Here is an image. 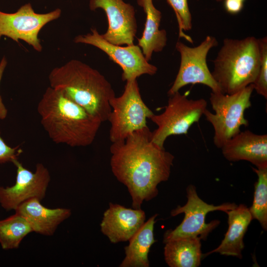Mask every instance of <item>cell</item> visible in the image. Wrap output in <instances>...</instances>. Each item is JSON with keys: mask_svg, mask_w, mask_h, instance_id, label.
Listing matches in <instances>:
<instances>
[{"mask_svg": "<svg viewBox=\"0 0 267 267\" xmlns=\"http://www.w3.org/2000/svg\"><path fill=\"white\" fill-rule=\"evenodd\" d=\"M111 111L108 120L111 125L112 143L125 140L134 132L147 127V119L153 112L141 97L137 80L126 82L122 94L110 100Z\"/></svg>", "mask_w": 267, "mask_h": 267, "instance_id": "8992f818", "label": "cell"}, {"mask_svg": "<svg viewBox=\"0 0 267 267\" xmlns=\"http://www.w3.org/2000/svg\"><path fill=\"white\" fill-rule=\"evenodd\" d=\"M201 239L182 237L165 243L164 258L170 267H198L202 258Z\"/></svg>", "mask_w": 267, "mask_h": 267, "instance_id": "ffe728a7", "label": "cell"}, {"mask_svg": "<svg viewBox=\"0 0 267 267\" xmlns=\"http://www.w3.org/2000/svg\"><path fill=\"white\" fill-rule=\"evenodd\" d=\"M32 232L26 219L15 212L14 215L0 220V245L3 250L17 249L23 239Z\"/></svg>", "mask_w": 267, "mask_h": 267, "instance_id": "44dd1931", "label": "cell"}, {"mask_svg": "<svg viewBox=\"0 0 267 267\" xmlns=\"http://www.w3.org/2000/svg\"><path fill=\"white\" fill-rule=\"evenodd\" d=\"M155 214L145 222L141 227L129 240L125 247V257L120 267H149L148 255L150 249L156 240L154 239V227Z\"/></svg>", "mask_w": 267, "mask_h": 267, "instance_id": "d6986e66", "label": "cell"}, {"mask_svg": "<svg viewBox=\"0 0 267 267\" xmlns=\"http://www.w3.org/2000/svg\"><path fill=\"white\" fill-rule=\"evenodd\" d=\"M187 201L182 206L179 205L172 210V217L184 213V217L174 229H168L164 233L163 242L182 237H199L205 240L208 234L220 223L218 220L206 222L207 214L210 212L221 211L226 212L236 207L234 203H225L215 206L209 204L198 195L194 185L190 184L186 188Z\"/></svg>", "mask_w": 267, "mask_h": 267, "instance_id": "ba28073f", "label": "cell"}, {"mask_svg": "<svg viewBox=\"0 0 267 267\" xmlns=\"http://www.w3.org/2000/svg\"><path fill=\"white\" fill-rule=\"evenodd\" d=\"M51 88L61 92L102 123L111 111L110 100L115 93L110 82L98 71L72 59L54 68L48 77Z\"/></svg>", "mask_w": 267, "mask_h": 267, "instance_id": "3957f363", "label": "cell"}, {"mask_svg": "<svg viewBox=\"0 0 267 267\" xmlns=\"http://www.w3.org/2000/svg\"><path fill=\"white\" fill-rule=\"evenodd\" d=\"M218 44L216 38L211 36H207L199 45L195 47L177 42L176 48L180 56V66L176 79L168 90L169 96L188 84H201L210 88L212 92H221L208 68L206 60L209 51Z\"/></svg>", "mask_w": 267, "mask_h": 267, "instance_id": "9c48e42d", "label": "cell"}, {"mask_svg": "<svg viewBox=\"0 0 267 267\" xmlns=\"http://www.w3.org/2000/svg\"><path fill=\"white\" fill-rule=\"evenodd\" d=\"M167 0L176 13L178 24L179 36L192 43L193 41L191 38L183 32V30L189 31L192 28V17L187 0Z\"/></svg>", "mask_w": 267, "mask_h": 267, "instance_id": "603a6c76", "label": "cell"}, {"mask_svg": "<svg viewBox=\"0 0 267 267\" xmlns=\"http://www.w3.org/2000/svg\"><path fill=\"white\" fill-rule=\"evenodd\" d=\"M61 10L55 9L46 13L35 12L31 4L21 6L15 12L0 11V40L7 37L16 43L22 40L36 51L41 52L43 46L39 38L41 29L47 23L59 18Z\"/></svg>", "mask_w": 267, "mask_h": 267, "instance_id": "30bf717a", "label": "cell"}, {"mask_svg": "<svg viewBox=\"0 0 267 267\" xmlns=\"http://www.w3.org/2000/svg\"><path fill=\"white\" fill-rule=\"evenodd\" d=\"M229 161L245 160L256 168H267V135L257 134L247 130L240 132L221 148Z\"/></svg>", "mask_w": 267, "mask_h": 267, "instance_id": "9a60e30c", "label": "cell"}, {"mask_svg": "<svg viewBox=\"0 0 267 267\" xmlns=\"http://www.w3.org/2000/svg\"><path fill=\"white\" fill-rule=\"evenodd\" d=\"M7 61L5 56H3L0 62V84L2 78V76L7 66ZM7 115V109L4 104L2 98L0 95V120H3L6 118Z\"/></svg>", "mask_w": 267, "mask_h": 267, "instance_id": "484cf974", "label": "cell"}, {"mask_svg": "<svg viewBox=\"0 0 267 267\" xmlns=\"http://www.w3.org/2000/svg\"><path fill=\"white\" fill-rule=\"evenodd\" d=\"M40 122L55 143L87 146L94 141L101 121L61 92L48 87L37 105Z\"/></svg>", "mask_w": 267, "mask_h": 267, "instance_id": "7a4b0ae2", "label": "cell"}, {"mask_svg": "<svg viewBox=\"0 0 267 267\" xmlns=\"http://www.w3.org/2000/svg\"><path fill=\"white\" fill-rule=\"evenodd\" d=\"M74 42L92 45L105 53L122 68L124 81L136 80L143 75H153L157 71V67L145 59L138 45L123 46L112 44L105 40L95 28L91 29L89 33L76 36Z\"/></svg>", "mask_w": 267, "mask_h": 267, "instance_id": "8fae6325", "label": "cell"}, {"mask_svg": "<svg viewBox=\"0 0 267 267\" xmlns=\"http://www.w3.org/2000/svg\"><path fill=\"white\" fill-rule=\"evenodd\" d=\"M244 2L236 0H224L226 11L232 14L239 13L243 8Z\"/></svg>", "mask_w": 267, "mask_h": 267, "instance_id": "4316f807", "label": "cell"}, {"mask_svg": "<svg viewBox=\"0 0 267 267\" xmlns=\"http://www.w3.org/2000/svg\"><path fill=\"white\" fill-rule=\"evenodd\" d=\"M12 163L16 168L15 184L6 187L0 185V205L7 211H15L31 199L41 201L45 196L50 181L48 170L41 163L37 164L34 172L25 168L18 159Z\"/></svg>", "mask_w": 267, "mask_h": 267, "instance_id": "7c38bea8", "label": "cell"}, {"mask_svg": "<svg viewBox=\"0 0 267 267\" xmlns=\"http://www.w3.org/2000/svg\"><path fill=\"white\" fill-rule=\"evenodd\" d=\"M253 170L258 176L255 182L252 206L249 208L253 219L260 222L265 230L267 229V168H255Z\"/></svg>", "mask_w": 267, "mask_h": 267, "instance_id": "7402d4cb", "label": "cell"}, {"mask_svg": "<svg viewBox=\"0 0 267 267\" xmlns=\"http://www.w3.org/2000/svg\"><path fill=\"white\" fill-rule=\"evenodd\" d=\"M207 106L204 99H190L179 91L170 95L164 111L159 115L154 114L150 118L157 126L152 132V141L164 147L169 136L186 134L191 126L199 121Z\"/></svg>", "mask_w": 267, "mask_h": 267, "instance_id": "52a82bcc", "label": "cell"}, {"mask_svg": "<svg viewBox=\"0 0 267 267\" xmlns=\"http://www.w3.org/2000/svg\"><path fill=\"white\" fill-rule=\"evenodd\" d=\"M213 63L211 74L222 93L232 94L253 84L260 66L259 39L225 38Z\"/></svg>", "mask_w": 267, "mask_h": 267, "instance_id": "277c9868", "label": "cell"}, {"mask_svg": "<svg viewBox=\"0 0 267 267\" xmlns=\"http://www.w3.org/2000/svg\"><path fill=\"white\" fill-rule=\"evenodd\" d=\"M144 211L109 203L100 223L102 233L113 243L129 241L145 222Z\"/></svg>", "mask_w": 267, "mask_h": 267, "instance_id": "5bb4252c", "label": "cell"}, {"mask_svg": "<svg viewBox=\"0 0 267 267\" xmlns=\"http://www.w3.org/2000/svg\"><path fill=\"white\" fill-rule=\"evenodd\" d=\"M225 213L228 215V227L224 237L217 248L204 256L218 253L241 259L244 248L243 238L253 220L249 208L244 204L237 205L235 208Z\"/></svg>", "mask_w": 267, "mask_h": 267, "instance_id": "e0dca14e", "label": "cell"}, {"mask_svg": "<svg viewBox=\"0 0 267 267\" xmlns=\"http://www.w3.org/2000/svg\"><path fill=\"white\" fill-rule=\"evenodd\" d=\"M216 0L217 1L220 2V1H222V0Z\"/></svg>", "mask_w": 267, "mask_h": 267, "instance_id": "f1b7e54d", "label": "cell"}, {"mask_svg": "<svg viewBox=\"0 0 267 267\" xmlns=\"http://www.w3.org/2000/svg\"><path fill=\"white\" fill-rule=\"evenodd\" d=\"M22 150L19 146L11 147L7 145L1 136L0 130V164L11 162L18 159Z\"/></svg>", "mask_w": 267, "mask_h": 267, "instance_id": "d4e9b609", "label": "cell"}, {"mask_svg": "<svg viewBox=\"0 0 267 267\" xmlns=\"http://www.w3.org/2000/svg\"><path fill=\"white\" fill-rule=\"evenodd\" d=\"M254 90V86L251 84L230 94L211 93L209 100L215 113L206 109L203 115L213 127V142L217 147L221 148L239 133L241 126H248L244 112L251 106L250 99Z\"/></svg>", "mask_w": 267, "mask_h": 267, "instance_id": "5b68a950", "label": "cell"}, {"mask_svg": "<svg viewBox=\"0 0 267 267\" xmlns=\"http://www.w3.org/2000/svg\"><path fill=\"white\" fill-rule=\"evenodd\" d=\"M260 66L256 80L253 84L256 92L267 98V38L259 39Z\"/></svg>", "mask_w": 267, "mask_h": 267, "instance_id": "cb8c5ba5", "label": "cell"}, {"mask_svg": "<svg viewBox=\"0 0 267 267\" xmlns=\"http://www.w3.org/2000/svg\"><path fill=\"white\" fill-rule=\"evenodd\" d=\"M244 2L245 0H236Z\"/></svg>", "mask_w": 267, "mask_h": 267, "instance_id": "83f0119b", "label": "cell"}, {"mask_svg": "<svg viewBox=\"0 0 267 267\" xmlns=\"http://www.w3.org/2000/svg\"><path fill=\"white\" fill-rule=\"evenodd\" d=\"M137 1L143 7L146 15L143 34L138 39L137 45L149 61L153 52L162 51L166 45L167 32L164 29H159L162 14L154 6L152 0H137Z\"/></svg>", "mask_w": 267, "mask_h": 267, "instance_id": "ac0fdd59", "label": "cell"}, {"mask_svg": "<svg viewBox=\"0 0 267 267\" xmlns=\"http://www.w3.org/2000/svg\"><path fill=\"white\" fill-rule=\"evenodd\" d=\"M89 9L101 8L105 12L108 27L101 34L107 42L116 45L134 44L137 31L134 7L123 0H89Z\"/></svg>", "mask_w": 267, "mask_h": 267, "instance_id": "4fadbf2b", "label": "cell"}, {"mask_svg": "<svg viewBox=\"0 0 267 267\" xmlns=\"http://www.w3.org/2000/svg\"><path fill=\"white\" fill-rule=\"evenodd\" d=\"M15 212L26 219L33 232L45 236L53 235L58 226L71 215L69 209L47 208L37 199H31L23 202Z\"/></svg>", "mask_w": 267, "mask_h": 267, "instance_id": "2e32d148", "label": "cell"}, {"mask_svg": "<svg viewBox=\"0 0 267 267\" xmlns=\"http://www.w3.org/2000/svg\"><path fill=\"white\" fill-rule=\"evenodd\" d=\"M151 134L146 127L110 147L111 171L127 187L135 209L157 196V186L169 179L175 158L152 141Z\"/></svg>", "mask_w": 267, "mask_h": 267, "instance_id": "6da1fadb", "label": "cell"}]
</instances>
